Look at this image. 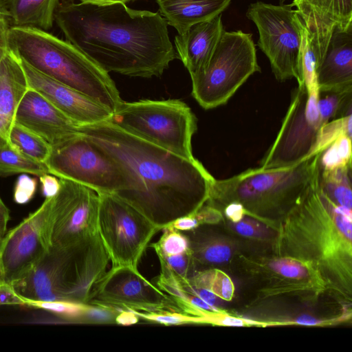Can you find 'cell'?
<instances>
[{"mask_svg": "<svg viewBox=\"0 0 352 352\" xmlns=\"http://www.w3.org/2000/svg\"><path fill=\"white\" fill-rule=\"evenodd\" d=\"M11 16V26L48 31L59 0H2Z\"/></svg>", "mask_w": 352, "mask_h": 352, "instance_id": "26", "label": "cell"}, {"mask_svg": "<svg viewBox=\"0 0 352 352\" xmlns=\"http://www.w3.org/2000/svg\"><path fill=\"white\" fill-rule=\"evenodd\" d=\"M168 226L179 231L184 232L194 230L199 227L200 224L195 216L190 214L176 219Z\"/></svg>", "mask_w": 352, "mask_h": 352, "instance_id": "39", "label": "cell"}, {"mask_svg": "<svg viewBox=\"0 0 352 352\" xmlns=\"http://www.w3.org/2000/svg\"><path fill=\"white\" fill-rule=\"evenodd\" d=\"M351 167L320 170L319 188L336 205L351 210Z\"/></svg>", "mask_w": 352, "mask_h": 352, "instance_id": "27", "label": "cell"}, {"mask_svg": "<svg viewBox=\"0 0 352 352\" xmlns=\"http://www.w3.org/2000/svg\"><path fill=\"white\" fill-rule=\"evenodd\" d=\"M168 25L182 34L195 24L222 14L232 0H155Z\"/></svg>", "mask_w": 352, "mask_h": 352, "instance_id": "23", "label": "cell"}, {"mask_svg": "<svg viewBox=\"0 0 352 352\" xmlns=\"http://www.w3.org/2000/svg\"><path fill=\"white\" fill-rule=\"evenodd\" d=\"M193 287L207 289L219 298L231 301L235 293V285L231 278L217 267L199 270L188 278Z\"/></svg>", "mask_w": 352, "mask_h": 352, "instance_id": "29", "label": "cell"}, {"mask_svg": "<svg viewBox=\"0 0 352 352\" xmlns=\"http://www.w3.org/2000/svg\"><path fill=\"white\" fill-rule=\"evenodd\" d=\"M19 60L29 87L42 94L79 126L96 124L110 119L112 111L105 106L41 74Z\"/></svg>", "mask_w": 352, "mask_h": 352, "instance_id": "17", "label": "cell"}, {"mask_svg": "<svg viewBox=\"0 0 352 352\" xmlns=\"http://www.w3.org/2000/svg\"><path fill=\"white\" fill-rule=\"evenodd\" d=\"M59 179L60 188L53 199L51 244L65 248L98 233L99 195L87 186Z\"/></svg>", "mask_w": 352, "mask_h": 352, "instance_id": "16", "label": "cell"}, {"mask_svg": "<svg viewBox=\"0 0 352 352\" xmlns=\"http://www.w3.org/2000/svg\"><path fill=\"white\" fill-rule=\"evenodd\" d=\"M260 72L252 34L224 30L207 65L190 76L192 95L205 109L217 107Z\"/></svg>", "mask_w": 352, "mask_h": 352, "instance_id": "9", "label": "cell"}, {"mask_svg": "<svg viewBox=\"0 0 352 352\" xmlns=\"http://www.w3.org/2000/svg\"><path fill=\"white\" fill-rule=\"evenodd\" d=\"M28 89L20 60L9 49L0 62V148L10 144L17 109Z\"/></svg>", "mask_w": 352, "mask_h": 352, "instance_id": "22", "label": "cell"}, {"mask_svg": "<svg viewBox=\"0 0 352 352\" xmlns=\"http://www.w3.org/2000/svg\"><path fill=\"white\" fill-rule=\"evenodd\" d=\"M286 1H287V0H279V3L283 4Z\"/></svg>", "mask_w": 352, "mask_h": 352, "instance_id": "46", "label": "cell"}, {"mask_svg": "<svg viewBox=\"0 0 352 352\" xmlns=\"http://www.w3.org/2000/svg\"><path fill=\"white\" fill-rule=\"evenodd\" d=\"M109 122L124 131L193 160L192 138L197 119L190 108L177 99L122 101Z\"/></svg>", "mask_w": 352, "mask_h": 352, "instance_id": "8", "label": "cell"}, {"mask_svg": "<svg viewBox=\"0 0 352 352\" xmlns=\"http://www.w3.org/2000/svg\"><path fill=\"white\" fill-rule=\"evenodd\" d=\"M221 16L195 24L175 36L177 56L190 76L204 69L212 56L224 30Z\"/></svg>", "mask_w": 352, "mask_h": 352, "instance_id": "21", "label": "cell"}, {"mask_svg": "<svg viewBox=\"0 0 352 352\" xmlns=\"http://www.w3.org/2000/svg\"><path fill=\"white\" fill-rule=\"evenodd\" d=\"M10 50L41 74L86 95L112 113L122 102L115 82L82 52L47 31L10 26Z\"/></svg>", "mask_w": 352, "mask_h": 352, "instance_id": "5", "label": "cell"}, {"mask_svg": "<svg viewBox=\"0 0 352 352\" xmlns=\"http://www.w3.org/2000/svg\"><path fill=\"white\" fill-rule=\"evenodd\" d=\"M87 304L144 313L181 312L175 300L138 269L111 267L93 289Z\"/></svg>", "mask_w": 352, "mask_h": 352, "instance_id": "15", "label": "cell"}, {"mask_svg": "<svg viewBox=\"0 0 352 352\" xmlns=\"http://www.w3.org/2000/svg\"><path fill=\"white\" fill-rule=\"evenodd\" d=\"M0 24L11 26L10 14L2 0H0Z\"/></svg>", "mask_w": 352, "mask_h": 352, "instance_id": "44", "label": "cell"}, {"mask_svg": "<svg viewBox=\"0 0 352 352\" xmlns=\"http://www.w3.org/2000/svg\"><path fill=\"white\" fill-rule=\"evenodd\" d=\"M10 219V210L0 197V243L7 232V226Z\"/></svg>", "mask_w": 352, "mask_h": 352, "instance_id": "42", "label": "cell"}, {"mask_svg": "<svg viewBox=\"0 0 352 352\" xmlns=\"http://www.w3.org/2000/svg\"><path fill=\"white\" fill-rule=\"evenodd\" d=\"M232 261L252 296L247 309L276 301L311 307L329 296L318 272L302 261L273 254L236 253Z\"/></svg>", "mask_w": 352, "mask_h": 352, "instance_id": "7", "label": "cell"}, {"mask_svg": "<svg viewBox=\"0 0 352 352\" xmlns=\"http://www.w3.org/2000/svg\"><path fill=\"white\" fill-rule=\"evenodd\" d=\"M36 177L49 173L45 163L35 161L15 148L10 143L0 148V177L17 174Z\"/></svg>", "mask_w": 352, "mask_h": 352, "instance_id": "28", "label": "cell"}, {"mask_svg": "<svg viewBox=\"0 0 352 352\" xmlns=\"http://www.w3.org/2000/svg\"><path fill=\"white\" fill-rule=\"evenodd\" d=\"M110 261L99 234L65 248L51 247L12 287L25 299L87 303Z\"/></svg>", "mask_w": 352, "mask_h": 352, "instance_id": "6", "label": "cell"}, {"mask_svg": "<svg viewBox=\"0 0 352 352\" xmlns=\"http://www.w3.org/2000/svg\"><path fill=\"white\" fill-rule=\"evenodd\" d=\"M157 242L149 244L158 257L160 267H165L182 278H190L196 271L192 250L183 232L170 226L162 228Z\"/></svg>", "mask_w": 352, "mask_h": 352, "instance_id": "25", "label": "cell"}, {"mask_svg": "<svg viewBox=\"0 0 352 352\" xmlns=\"http://www.w3.org/2000/svg\"><path fill=\"white\" fill-rule=\"evenodd\" d=\"M45 164L50 174L87 186L98 194L116 193L127 184L116 161L79 131L53 147Z\"/></svg>", "mask_w": 352, "mask_h": 352, "instance_id": "12", "label": "cell"}, {"mask_svg": "<svg viewBox=\"0 0 352 352\" xmlns=\"http://www.w3.org/2000/svg\"><path fill=\"white\" fill-rule=\"evenodd\" d=\"M292 3H251L246 17L256 26L257 45L267 57L276 78L303 82L301 49L304 24Z\"/></svg>", "mask_w": 352, "mask_h": 352, "instance_id": "10", "label": "cell"}, {"mask_svg": "<svg viewBox=\"0 0 352 352\" xmlns=\"http://www.w3.org/2000/svg\"><path fill=\"white\" fill-rule=\"evenodd\" d=\"M15 122L39 135L52 148L78 133L80 126L30 87L19 104Z\"/></svg>", "mask_w": 352, "mask_h": 352, "instance_id": "19", "label": "cell"}, {"mask_svg": "<svg viewBox=\"0 0 352 352\" xmlns=\"http://www.w3.org/2000/svg\"><path fill=\"white\" fill-rule=\"evenodd\" d=\"M89 0H80V2H87Z\"/></svg>", "mask_w": 352, "mask_h": 352, "instance_id": "47", "label": "cell"}, {"mask_svg": "<svg viewBox=\"0 0 352 352\" xmlns=\"http://www.w3.org/2000/svg\"><path fill=\"white\" fill-rule=\"evenodd\" d=\"M131 1H132V0H89L87 2H90V3H97V4H108V3H126Z\"/></svg>", "mask_w": 352, "mask_h": 352, "instance_id": "45", "label": "cell"}, {"mask_svg": "<svg viewBox=\"0 0 352 352\" xmlns=\"http://www.w3.org/2000/svg\"><path fill=\"white\" fill-rule=\"evenodd\" d=\"M292 5L307 30L317 67L333 30L352 28V0H294Z\"/></svg>", "mask_w": 352, "mask_h": 352, "instance_id": "18", "label": "cell"}, {"mask_svg": "<svg viewBox=\"0 0 352 352\" xmlns=\"http://www.w3.org/2000/svg\"><path fill=\"white\" fill-rule=\"evenodd\" d=\"M38 186V179L29 175L21 174L14 186L13 199L18 204L28 203L34 196Z\"/></svg>", "mask_w": 352, "mask_h": 352, "instance_id": "36", "label": "cell"}, {"mask_svg": "<svg viewBox=\"0 0 352 352\" xmlns=\"http://www.w3.org/2000/svg\"><path fill=\"white\" fill-rule=\"evenodd\" d=\"M227 219L232 223H235L241 220L244 216L246 215L245 211L243 208L239 204L230 203L226 205L221 210Z\"/></svg>", "mask_w": 352, "mask_h": 352, "instance_id": "40", "label": "cell"}, {"mask_svg": "<svg viewBox=\"0 0 352 352\" xmlns=\"http://www.w3.org/2000/svg\"><path fill=\"white\" fill-rule=\"evenodd\" d=\"M38 178L42 194L45 198L54 197L57 195L60 188V181L58 177L50 173H45Z\"/></svg>", "mask_w": 352, "mask_h": 352, "instance_id": "38", "label": "cell"}, {"mask_svg": "<svg viewBox=\"0 0 352 352\" xmlns=\"http://www.w3.org/2000/svg\"><path fill=\"white\" fill-rule=\"evenodd\" d=\"M78 131L122 169L125 188L113 193L164 228L206 202L214 178L196 158L182 157L131 135L109 120L80 126Z\"/></svg>", "mask_w": 352, "mask_h": 352, "instance_id": "1", "label": "cell"}, {"mask_svg": "<svg viewBox=\"0 0 352 352\" xmlns=\"http://www.w3.org/2000/svg\"><path fill=\"white\" fill-rule=\"evenodd\" d=\"M316 74L320 92L352 91V28L333 30Z\"/></svg>", "mask_w": 352, "mask_h": 352, "instance_id": "20", "label": "cell"}, {"mask_svg": "<svg viewBox=\"0 0 352 352\" xmlns=\"http://www.w3.org/2000/svg\"><path fill=\"white\" fill-rule=\"evenodd\" d=\"M351 114L333 119L321 128L313 154L321 153L342 134L351 137Z\"/></svg>", "mask_w": 352, "mask_h": 352, "instance_id": "33", "label": "cell"}, {"mask_svg": "<svg viewBox=\"0 0 352 352\" xmlns=\"http://www.w3.org/2000/svg\"><path fill=\"white\" fill-rule=\"evenodd\" d=\"M133 311L139 318L166 326L203 324V317L193 316L181 312L144 313Z\"/></svg>", "mask_w": 352, "mask_h": 352, "instance_id": "35", "label": "cell"}, {"mask_svg": "<svg viewBox=\"0 0 352 352\" xmlns=\"http://www.w3.org/2000/svg\"><path fill=\"white\" fill-rule=\"evenodd\" d=\"M276 223L272 254L309 263L329 297L351 309V210L333 203L318 183Z\"/></svg>", "mask_w": 352, "mask_h": 352, "instance_id": "3", "label": "cell"}, {"mask_svg": "<svg viewBox=\"0 0 352 352\" xmlns=\"http://www.w3.org/2000/svg\"><path fill=\"white\" fill-rule=\"evenodd\" d=\"M183 233L188 239L196 271L199 266L215 267L226 265L231 262L237 253L234 241L214 232L206 225Z\"/></svg>", "mask_w": 352, "mask_h": 352, "instance_id": "24", "label": "cell"}, {"mask_svg": "<svg viewBox=\"0 0 352 352\" xmlns=\"http://www.w3.org/2000/svg\"><path fill=\"white\" fill-rule=\"evenodd\" d=\"M318 87L305 82L293 91L279 132L261 162L260 168H280L295 165L313 154L322 126L318 109Z\"/></svg>", "mask_w": 352, "mask_h": 352, "instance_id": "13", "label": "cell"}, {"mask_svg": "<svg viewBox=\"0 0 352 352\" xmlns=\"http://www.w3.org/2000/svg\"><path fill=\"white\" fill-rule=\"evenodd\" d=\"M26 306L47 311L71 323H81L88 304L68 300L42 301L25 299Z\"/></svg>", "mask_w": 352, "mask_h": 352, "instance_id": "32", "label": "cell"}, {"mask_svg": "<svg viewBox=\"0 0 352 352\" xmlns=\"http://www.w3.org/2000/svg\"><path fill=\"white\" fill-rule=\"evenodd\" d=\"M231 228L241 237L258 240H272L274 235V228L254 217L245 215L237 222H231Z\"/></svg>", "mask_w": 352, "mask_h": 352, "instance_id": "34", "label": "cell"}, {"mask_svg": "<svg viewBox=\"0 0 352 352\" xmlns=\"http://www.w3.org/2000/svg\"><path fill=\"white\" fill-rule=\"evenodd\" d=\"M54 21L66 41L103 70L133 77L160 76L178 58L160 12L124 3L59 2Z\"/></svg>", "mask_w": 352, "mask_h": 352, "instance_id": "2", "label": "cell"}, {"mask_svg": "<svg viewBox=\"0 0 352 352\" xmlns=\"http://www.w3.org/2000/svg\"><path fill=\"white\" fill-rule=\"evenodd\" d=\"M54 197L7 231L0 243V278L13 285L24 278L52 247Z\"/></svg>", "mask_w": 352, "mask_h": 352, "instance_id": "14", "label": "cell"}, {"mask_svg": "<svg viewBox=\"0 0 352 352\" xmlns=\"http://www.w3.org/2000/svg\"><path fill=\"white\" fill-rule=\"evenodd\" d=\"M2 305L26 306V300L0 278V306Z\"/></svg>", "mask_w": 352, "mask_h": 352, "instance_id": "37", "label": "cell"}, {"mask_svg": "<svg viewBox=\"0 0 352 352\" xmlns=\"http://www.w3.org/2000/svg\"><path fill=\"white\" fill-rule=\"evenodd\" d=\"M320 170H334L351 167V137L340 135L320 154Z\"/></svg>", "mask_w": 352, "mask_h": 352, "instance_id": "31", "label": "cell"}, {"mask_svg": "<svg viewBox=\"0 0 352 352\" xmlns=\"http://www.w3.org/2000/svg\"><path fill=\"white\" fill-rule=\"evenodd\" d=\"M320 154L288 167L250 168L228 179H215L205 204L219 210L239 204L246 215L272 227L318 184Z\"/></svg>", "mask_w": 352, "mask_h": 352, "instance_id": "4", "label": "cell"}, {"mask_svg": "<svg viewBox=\"0 0 352 352\" xmlns=\"http://www.w3.org/2000/svg\"><path fill=\"white\" fill-rule=\"evenodd\" d=\"M139 318L133 311L124 309L117 314L115 323L124 326L132 325L138 323Z\"/></svg>", "mask_w": 352, "mask_h": 352, "instance_id": "41", "label": "cell"}, {"mask_svg": "<svg viewBox=\"0 0 352 352\" xmlns=\"http://www.w3.org/2000/svg\"><path fill=\"white\" fill-rule=\"evenodd\" d=\"M98 195V232L111 267L138 269L151 239L161 228L116 195Z\"/></svg>", "mask_w": 352, "mask_h": 352, "instance_id": "11", "label": "cell"}, {"mask_svg": "<svg viewBox=\"0 0 352 352\" xmlns=\"http://www.w3.org/2000/svg\"><path fill=\"white\" fill-rule=\"evenodd\" d=\"M10 26L0 24V62L9 50L8 44V30Z\"/></svg>", "mask_w": 352, "mask_h": 352, "instance_id": "43", "label": "cell"}, {"mask_svg": "<svg viewBox=\"0 0 352 352\" xmlns=\"http://www.w3.org/2000/svg\"><path fill=\"white\" fill-rule=\"evenodd\" d=\"M10 143L27 157L45 163L52 148L42 138L15 122L10 133Z\"/></svg>", "mask_w": 352, "mask_h": 352, "instance_id": "30", "label": "cell"}]
</instances>
